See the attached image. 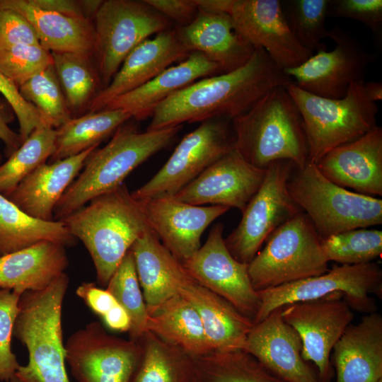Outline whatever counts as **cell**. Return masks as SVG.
I'll list each match as a JSON object with an SVG mask.
<instances>
[{
  "label": "cell",
  "instance_id": "obj_22",
  "mask_svg": "<svg viewBox=\"0 0 382 382\" xmlns=\"http://www.w3.org/2000/svg\"><path fill=\"white\" fill-rule=\"evenodd\" d=\"M333 183L355 192L382 195V128L376 126L359 138L337 146L316 163Z\"/></svg>",
  "mask_w": 382,
  "mask_h": 382
},
{
  "label": "cell",
  "instance_id": "obj_14",
  "mask_svg": "<svg viewBox=\"0 0 382 382\" xmlns=\"http://www.w3.org/2000/svg\"><path fill=\"white\" fill-rule=\"evenodd\" d=\"M65 351L66 361L79 382H130L142 354L137 341L111 335L98 322L74 332Z\"/></svg>",
  "mask_w": 382,
  "mask_h": 382
},
{
  "label": "cell",
  "instance_id": "obj_39",
  "mask_svg": "<svg viewBox=\"0 0 382 382\" xmlns=\"http://www.w3.org/2000/svg\"><path fill=\"white\" fill-rule=\"evenodd\" d=\"M106 289L127 313L131 340L137 341L146 330L149 313L129 249L108 282Z\"/></svg>",
  "mask_w": 382,
  "mask_h": 382
},
{
  "label": "cell",
  "instance_id": "obj_54",
  "mask_svg": "<svg viewBox=\"0 0 382 382\" xmlns=\"http://www.w3.org/2000/svg\"><path fill=\"white\" fill-rule=\"evenodd\" d=\"M378 382H382V378L380 379Z\"/></svg>",
  "mask_w": 382,
  "mask_h": 382
},
{
  "label": "cell",
  "instance_id": "obj_43",
  "mask_svg": "<svg viewBox=\"0 0 382 382\" xmlns=\"http://www.w3.org/2000/svg\"><path fill=\"white\" fill-rule=\"evenodd\" d=\"M21 294L0 289V382H8L21 366L11 349L15 320Z\"/></svg>",
  "mask_w": 382,
  "mask_h": 382
},
{
  "label": "cell",
  "instance_id": "obj_28",
  "mask_svg": "<svg viewBox=\"0 0 382 382\" xmlns=\"http://www.w3.org/2000/svg\"><path fill=\"white\" fill-rule=\"evenodd\" d=\"M0 7L24 16L35 30L41 46L50 52H76L95 57L93 20L43 10L28 0H0Z\"/></svg>",
  "mask_w": 382,
  "mask_h": 382
},
{
  "label": "cell",
  "instance_id": "obj_26",
  "mask_svg": "<svg viewBox=\"0 0 382 382\" xmlns=\"http://www.w3.org/2000/svg\"><path fill=\"white\" fill-rule=\"evenodd\" d=\"M219 74L221 72L216 64L201 52H192L178 64L168 67L144 85L114 98L104 109H121L132 117L144 120L175 93L201 79Z\"/></svg>",
  "mask_w": 382,
  "mask_h": 382
},
{
  "label": "cell",
  "instance_id": "obj_45",
  "mask_svg": "<svg viewBox=\"0 0 382 382\" xmlns=\"http://www.w3.org/2000/svg\"><path fill=\"white\" fill-rule=\"evenodd\" d=\"M328 14L362 23L371 30L378 46L381 45V0H329Z\"/></svg>",
  "mask_w": 382,
  "mask_h": 382
},
{
  "label": "cell",
  "instance_id": "obj_35",
  "mask_svg": "<svg viewBox=\"0 0 382 382\" xmlns=\"http://www.w3.org/2000/svg\"><path fill=\"white\" fill-rule=\"evenodd\" d=\"M190 382H284L251 354L239 350L194 357Z\"/></svg>",
  "mask_w": 382,
  "mask_h": 382
},
{
  "label": "cell",
  "instance_id": "obj_16",
  "mask_svg": "<svg viewBox=\"0 0 382 382\" xmlns=\"http://www.w3.org/2000/svg\"><path fill=\"white\" fill-rule=\"evenodd\" d=\"M221 223L215 224L205 243L182 263L198 284L253 322L260 306L258 292L251 284L248 265L236 260L228 251Z\"/></svg>",
  "mask_w": 382,
  "mask_h": 382
},
{
  "label": "cell",
  "instance_id": "obj_41",
  "mask_svg": "<svg viewBox=\"0 0 382 382\" xmlns=\"http://www.w3.org/2000/svg\"><path fill=\"white\" fill-rule=\"evenodd\" d=\"M323 253L329 261L340 265L371 262L382 254V231L355 228L322 239Z\"/></svg>",
  "mask_w": 382,
  "mask_h": 382
},
{
  "label": "cell",
  "instance_id": "obj_31",
  "mask_svg": "<svg viewBox=\"0 0 382 382\" xmlns=\"http://www.w3.org/2000/svg\"><path fill=\"white\" fill-rule=\"evenodd\" d=\"M146 330L192 357L212 352L198 312L179 293L149 312Z\"/></svg>",
  "mask_w": 382,
  "mask_h": 382
},
{
  "label": "cell",
  "instance_id": "obj_47",
  "mask_svg": "<svg viewBox=\"0 0 382 382\" xmlns=\"http://www.w3.org/2000/svg\"><path fill=\"white\" fill-rule=\"evenodd\" d=\"M23 44L40 45L35 30L19 13L0 7V48Z\"/></svg>",
  "mask_w": 382,
  "mask_h": 382
},
{
  "label": "cell",
  "instance_id": "obj_50",
  "mask_svg": "<svg viewBox=\"0 0 382 382\" xmlns=\"http://www.w3.org/2000/svg\"><path fill=\"white\" fill-rule=\"evenodd\" d=\"M36 7L60 14L91 19L86 13L83 1L74 0H28ZM92 20V19H91Z\"/></svg>",
  "mask_w": 382,
  "mask_h": 382
},
{
  "label": "cell",
  "instance_id": "obj_49",
  "mask_svg": "<svg viewBox=\"0 0 382 382\" xmlns=\"http://www.w3.org/2000/svg\"><path fill=\"white\" fill-rule=\"evenodd\" d=\"M14 117L15 114L8 103L0 99V139L11 155L22 144L19 134L9 127Z\"/></svg>",
  "mask_w": 382,
  "mask_h": 382
},
{
  "label": "cell",
  "instance_id": "obj_17",
  "mask_svg": "<svg viewBox=\"0 0 382 382\" xmlns=\"http://www.w3.org/2000/svg\"><path fill=\"white\" fill-rule=\"evenodd\" d=\"M228 15L236 31L254 48L263 49L283 71L296 67L313 52L292 34L279 0H233Z\"/></svg>",
  "mask_w": 382,
  "mask_h": 382
},
{
  "label": "cell",
  "instance_id": "obj_42",
  "mask_svg": "<svg viewBox=\"0 0 382 382\" xmlns=\"http://www.w3.org/2000/svg\"><path fill=\"white\" fill-rule=\"evenodd\" d=\"M52 64L51 52L41 45L0 48V71L18 87Z\"/></svg>",
  "mask_w": 382,
  "mask_h": 382
},
{
  "label": "cell",
  "instance_id": "obj_19",
  "mask_svg": "<svg viewBox=\"0 0 382 382\" xmlns=\"http://www.w3.org/2000/svg\"><path fill=\"white\" fill-rule=\"evenodd\" d=\"M137 201L149 228L181 262L200 248L206 228L229 209L223 206L194 205L174 196Z\"/></svg>",
  "mask_w": 382,
  "mask_h": 382
},
{
  "label": "cell",
  "instance_id": "obj_34",
  "mask_svg": "<svg viewBox=\"0 0 382 382\" xmlns=\"http://www.w3.org/2000/svg\"><path fill=\"white\" fill-rule=\"evenodd\" d=\"M137 341L142 354L130 382H190L194 357L149 331Z\"/></svg>",
  "mask_w": 382,
  "mask_h": 382
},
{
  "label": "cell",
  "instance_id": "obj_25",
  "mask_svg": "<svg viewBox=\"0 0 382 382\" xmlns=\"http://www.w3.org/2000/svg\"><path fill=\"white\" fill-rule=\"evenodd\" d=\"M130 250L148 313L183 286L196 282L151 229Z\"/></svg>",
  "mask_w": 382,
  "mask_h": 382
},
{
  "label": "cell",
  "instance_id": "obj_13",
  "mask_svg": "<svg viewBox=\"0 0 382 382\" xmlns=\"http://www.w3.org/2000/svg\"><path fill=\"white\" fill-rule=\"evenodd\" d=\"M328 37L335 43L333 50L316 52L301 65L284 71L301 89L318 96L339 99L347 94L350 85L364 82L376 55L366 52L340 27L328 30Z\"/></svg>",
  "mask_w": 382,
  "mask_h": 382
},
{
  "label": "cell",
  "instance_id": "obj_15",
  "mask_svg": "<svg viewBox=\"0 0 382 382\" xmlns=\"http://www.w3.org/2000/svg\"><path fill=\"white\" fill-rule=\"evenodd\" d=\"M282 316L299 334L303 359L314 363L320 382H331L335 374L331 352L354 318L343 294L290 303L283 306Z\"/></svg>",
  "mask_w": 382,
  "mask_h": 382
},
{
  "label": "cell",
  "instance_id": "obj_38",
  "mask_svg": "<svg viewBox=\"0 0 382 382\" xmlns=\"http://www.w3.org/2000/svg\"><path fill=\"white\" fill-rule=\"evenodd\" d=\"M18 88L24 99L37 109L45 127L57 129L73 117L53 64Z\"/></svg>",
  "mask_w": 382,
  "mask_h": 382
},
{
  "label": "cell",
  "instance_id": "obj_33",
  "mask_svg": "<svg viewBox=\"0 0 382 382\" xmlns=\"http://www.w3.org/2000/svg\"><path fill=\"white\" fill-rule=\"evenodd\" d=\"M132 118L121 109H103L72 117L56 129L54 149L51 163L62 160L98 146L105 138Z\"/></svg>",
  "mask_w": 382,
  "mask_h": 382
},
{
  "label": "cell",
  "instance_id": "obj_1",
  "mask_svg": "<svg viewBox=\"0 0 382 382\" xmlns=\"http://www.w3.org/2000/svg\"><path fill=\"white\" fill-rule=\"evenodd\" d=\"M291 83V79L267 53L256 47L241 67L201 79L158 104L146 131L216 118L231 120L249 110L272 89Z\"/></svg>",
  "mask_w": 382,
  "mask_h": 382
},
{
  "label": "cell",
  "instance_id": "obj_11",
  "mask_svg": "<svg viewBox=\"0 0 382 382\" xmlns=\"http://www.w3.org/2000/svg\"><path fill=\"white\" fill-rule=\"evenodd\" d=\"M216 118L200 122L185 135L161 168L131 192L135 200L174 196L207 168L234 148L229 121Z\"/></svg>",
  "mask_w": 382,
  "mask_h": 382
},
{
  "label": "cell",
  "instance_id": "obj_3",
  "mask_svg": "<svg viewBox=\"0 0 382 382\" xmlns=\"http://www.w3.org/2000/svg\"><path fill=\"white\" fill-rule=\"evenodd\" d=\"M234 149L250 164L266 169L288 161L302 168L308 162V149L300 111L288 93L279 86L249 110L231 120Z\"/></svg>",
  "mask_w": 382,
  "mask_h": 382
},
{
  "label": "cell",
  "instance_id": "obj_32",
  "mask_svg": "<svg viewBox=\"0 0 382 382\" xmlns=\"http://www.w3.org/2000/svg\"><path fill=\"white\" fill-rule=\"evenodd\" d=\"M75 238L60 220L35 218L0 193V255L43 241L71 245Z\"/></svg>",
  "mask_w": 382,
  "mask_h": 382
},
{
  "label": "cell",
  "instance_id": "obj_20",
  "mask_svg": "<svg viewBox=\"0 0 382 382\" xmlns=\"http://www.w3.org/2000/svg\"><path fill=\"white\" fill-rule=\"evenodd\" d=\"M282 308L253 325L243 351L284 382H320L318 373L303 359L301 340L283 320Z\"/></svg>",
  "mask_w": 382,
  "mask_h": 382
},
{
  "label": "cell",
  "instance_id": "obj_36",
  "mask_svg": "<svg viewBox=\"0 0 382 382\" xmlns=\"http://www.w3.org/2000/svg\"><path fill=\"white\" fill-rule=\"evenodd\" d=\"M53 66L72 113L87 108L103 88L93 57L76 52H51Z\"/></svg>",
  "mask_w": 382,
  "mask_h": 382
},
{
  "label": "cell",
  "instance_id": "obj_4",
  "mask_svg": "<svg viewBox=\"0 0 382 382\" xmlns=\"http://www.w3.org/2000/svg\"><path fill=\"white\" fill-rule=\"evenodd\" d=\"M182 127L141 132L133 126H120L105 146L88 156L81 173L57 202L54 220H62L92 199L122 185L133 170L173 142Z\"/></svg>",
  "mask_w": 382,
  "mask_h": 382
},
{
  "label": "cell",
  "instance_id": "obj_46",
  "mask_svg": "<svg viewBox=\"0 0 382 382\" xmlns=\"http://www.w3.org/2000/svg\"><path fill=\"white\" fill-rule=\"evenodd\" d=\"M0 93L12 108L19 125V136L23 143L38 127L44 126L37 109L24 99L18 87L0 71Z\"/></svg>",
  "mask_w": 382,
  "mask_h": 382
},
{
  "label": "cell",
  "instance_id": "obj_7",
  "mask_svg": "<svg viewBox=\"0 0 382 382\" xmlns=\"http://www.w3.org/2000/svg\"><path fill=\"white\" fill-rule=\"evenodd\" d=\"M354 83L342 98L331 99L306 92L293 82L286 86L302 117L308 162L317 163L328 151L363 136L376 126L378 108Z\"/></svg>",
  "mask_w": 382,
  "mask_h": 382
},
{
  "label": "cell",
  "instance_id": "obj_8",
  "mask_svg": "<svg viewBox=\"0 0 382 382\" xmlns=\"http://www.w3.org/2000/svg\"><path fill=\"white\" fill-rule=\"evenodd\" d=\"M322 238L302 211L277 228L248 265L257 291L318 276L328 270Z\"/></svg>",
  "mask_w": 382,
  "mask_h": 382
},
{
  "label": "cell",
  "instance_id": "obj_24",
  "mask_svg": "<svg viewBox=\"0 0 382 382\" xmlns=\"http://www.w3.org/2000/svg\"><path fill=\"white\" fill-rule=\"evenodd\" d=\"M336 382H378L382 378V317L376 313L349 324L332 349Z\"/></svg>",
  "mask_w": 382,
  "mask_h": 382
},
{
  "label": "cell",
  "instance_id": "obj_48",
  "mask_svg": "<svg viewBox=\"0 0 382 382\" xmlns=\"http://www.w3.org/2000/svg\"><path fill=\"white\" fill-rule=\"evenodd\" d=\"M154 9L179 26L192 22L198 13L195 0H144Z\"/></svg>",
  "mask_w": 382,
  "mask_h": 382
},
{
  "label": "cell",
  "instance_id": "obj_53",
  "mask_svg": "<svg viewBox=\"0 0 382 382\" xmlns=\"http://www.w3.org/2000/svg\"><path fill=\"white\" fill-rule=\"evenodd\" d=\"M8 382H21L16 376Z\"/></svg>",
  "mask_w": 382,
  "mask_h": 382
},
{
  "label": "cell",
  "instance_id": "obj_27",
  "mask_svg": "<svg viewBox=\"0 0 382 382\" xmlns=\"http://www.w3.org/2000/svg\"><path fill=\"white\" fill-rule=\"evenodd\" d=\"M98 146L77 155L39 166L6 197L26 214L45 221L54 220V208L63 194Z\"/></svg>",
  "mask_w": 382,
  "mask_h": 382
},
{
  "label": "cell",
  "instance_id": "obj_51",
  "mask_svg": "<svg viewBox=\"0 0 382 382\" xmlns=\"http://www.w3.org/2000/svg\"><path fill=\"white\" fill-rule=\"evenodd\" d=\"M195 1L200 10L228 14L233 4V0H195Z\"/></svg>",
  "mask_w": 382,
  "mask_h": 382
},
{
  "label": "cell",
  "instance_id": "obj_6",
  "mask_svg": "<svg viewBox=\"0 0 382 382\" xmlns=\"http://www.w3.org/2000/svg\"><path fill=\"white\" fill-rule=\"evenodd\" d=\"M288 192L322 239L382 224V199L352 192L326 178L315 163L294 167Z\"/></svg>",
  "mask_w": 382,
  "mask_h": 382
},
{
  "label": "cell",
  "instance_id": "obj_12",
  "mask_svg": "<svg viewBox=\"0 0 382 382\" xmlns=\"http://www.w3.org/2000/svg\"><path fill=\"white\" fill-rule=\"evenodd\" d=\"M295 166L279 161L267 168L265 179L242 212L237 227L224 238L231 255L248 265L269 236L301 209L290 197L286 183Z\"/></svg>",
  "mask_w": 382,
  "mask_h": 382
},
{
  "label": "cell",
  "instance_id": "obj_37",
  "mask_svg": "<svg viewBox=\"0 0 382 382\" xmlns=\"http://www.w3.org/2000/svg\"><path fill=\"white\" fill-rule=\"evenodd\" d=\"M57 131L47 127H37L9 158L0 165V193L8 197L18 183L50 158Z\"/></svg>",
  "mask_w": 382,
  "mask_h": 382
},
{
  "label": "cell",
  "instance_id": "obj_29",
  "mask_svg": "<svg viewBox=\"0 0 382 382\" xmlns=\"http://www.w3.org/2000/svg\"><path fill=\"white\" fill-rule=\"evenodd\" d=\"M179 294L198 312L212 352L243 350L252 320L197 282L183 286Z\"/></svg>",
  "mask_w": 382,
  "mask_h": 382
},
{
  "label": "cell",
  "instance_id": "obj_2",
  "mask_svg": "<svg viewBox=\"0 0 382 382\" xmlns=\"http://www.w3.org/2000/svg\"><path fill=\"white\" fill-rule=\"evenodd\" d=\"M88 203L60 221L83 243L98 283L107 286L134 243L150 228L138 202L125 184Z\"/></svg>",
  "mask_w": 382,
  "mask_h": 382
},
{
  "label": "cell",
  "instance_id": "obj_23",
  "mask_svg": "<svg viewBox=\"0 0 382 382\" xmlns=\"http://www.w3.org/2000/svg\"><path fill=\"white\" fill-rule=\"evenodd\" d=\"M177 35L189 52H199L216 64L221 74L245 64L255 48L235 30L231 16L199 9L187 25L175 28Z\"/></svg>",
  "mask_w": 382,
  "mask_h": 382
},
{
  "label": "cell",
  "instance_id": "obj_40",
  "mask_svg": "<svg viewBox=\"0 0 382 382\" xmlns=\"http://www.w3.org/2000/svg\"><path fill=\"white\" fill-rule=\"evenodd\" d=\"M329 0H286L282 5L288 25L297 41L311 52L326 50L325 21Z\"/></svg>",
  "mask_w": 382,
  "mask_h": 382
},
{
  "label": "cell",
  "instance_id": "obj_52",
  "mask_svg": "<svg viewBox=\"0 0 382 382\" xmlns=\"http://www.w3.org/2000/svg\"><path fill=\"white\" fill-rule=\"evenodd\" d=\"M364 90L366 97L376 103L382 100V83L381 81L364 82Z\"/></svg>",
  "mask_w": 382,
  "mask_h": 382
},
{
  "label": "cell",
  "instance_id": "obj_21",
  "mask_svg": "<svg viewBox=\"0 0 382 382\" xmlns=\"http://www.w3.org/2000/svg\"><path fill=\"white\" fill-rule=\"evenodd\" d=\"M190 53L175 28L146 40L127 55L110 82L92 99L88 112L102 110L114 98L144 85Z\"/></svg>",
  "mask_w": 382,
  "mask_h": 382
},
{
  "label": "cell",
  "instance_id": "obj_9",
  "mask_svg": "<svg viewBox=\"0 0 382 382\" xmlns=\"http://www.w3.org/2000/svg\"><path fill=\"white\" fill-rule=\"evenodd\" d=\"M96 40L95 57L103 87L139 45L170 28L166 16L144 1H103L93 18Z\"/></svg>",
  "mask_w": 382,
  "mask_h": 382
},
{
  "label": "cell",
  "instance_id": "obj_30",
  "mask_svg": "<svg viewBox=\"0 0 382 382\" xmlns=\"http://www.w3.org/2000/svg\"><path fill=\"white\" fill-rule=\"evenodd\" d=\"M65 246L43 241L0 255V289L22 294L47 286L68 266Z\"/></svg>",
  "mask_w": 382,
  "mask_h": 382
},
{
  "label": "cell",
  "instance_id": "obj_5",
  "mask_svg": "<svg viewBox=\"0 0 382 382\" xmlns=\"http://www.w3.org/2000/svg\"><path fill=\"white\" fill-rule=\"evenodd\" d=\"M68 284L64 272L43 289L27 291L20 296L13 337L28 352V364L21 365L15 375L21 382H70L62 327Z\"/></svg>",
  "mask_w": 382,
  "mask_h": 382
},
{
  "label": "cell",
  "instance_id": "obj_10",
  "mask_svg": "<svg viewBox=\"0 0 382 382\" xmlns=\"http://www.w3.org/2000/svg\"><path fill=\"white\" fill-rule=\"evenodd\" d=\"M257 292L260 306L254 324L279 307L319 299L335 292L343 294L352 310L371 313L376 312L377 306L369 294H374L381 298L382 270L378 263L372 262L335 265L322 274Z\"/></svg>",
  "mask_w": 382,
  "mask_h": 382
},
{
  "label": "cell",
  "instance_id": "obj_18",
  "mask_svg": "<svg viewBox=\"0 0 382 382\" xmlns=\"http://www.w3.org/2000/svg\"><path fill=\"white\" fill-rule=\"evenodd\" d=\"M267 172L248 163L233 148L174 195L194 205L236 208L241 212L260 187Z\"/></svg>",
  "mask_w": 382,
  "mask_h": 382
},
{
  "label": "cell",
  "instance_id": "obj_44",
  "mask_svg": "<svg viewBox=\"0 0 382 382\" xmlns=\"http://www.w3.org/2000/svg\"><path fill=\"white\" fill-rule=\"evenodd\" d=\"M76 295L112 330L129 331L130 318L115 298L107 290L98 287L93 282H83L78 286Z\"/></svg>",
  "mask_w": 382,
  "mask_h": 382
}]
</instances>
